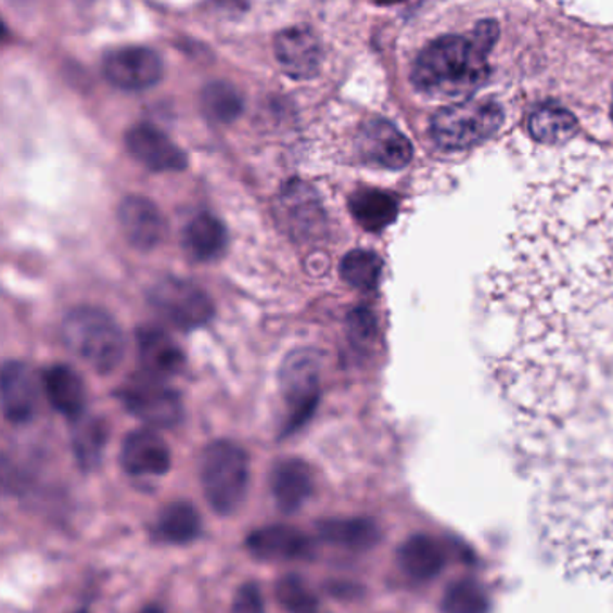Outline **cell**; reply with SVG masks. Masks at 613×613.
I'll return each mask as SVG.
<instances>
[{
    "mask_svg": "<svg viewBox=\"0 0 613 613\" xmlns=\"http://www.w3.org/2000/svg\"><path fill=\"white\" fill-rule=\"evenodd\" d=\"M484 315L513 407L569 420L613 404V150L563 153L525 186Z\"/></svg>",
    "mask_w": 613,
    "mask_h": 613,
    "instance_id": "cell-1",
    "label": "cell"
},
{
    "mask_svg": "<svg viewBox=\"0 0 613 613\" xmlns=\"http://www.w3.org/2000/svg\"><path fill=\"white\" fill-rule=\"evenodd\" d=\"M598 454L552 478L541 524L566 569L613 585V446Z\"/></svg>",
    "mask_w": 613,
    "mask_h": 613,
    "instance_id": "cell-2",
    "label": "cell"
},
{
    "mask_svg": "<svg viewBox=\"0 0 613 613\" xmlns=\"http://www.w3.org/2000/svg\"><path fill=\"white\" fill-rule=\"evenodd\" d=\"M493 38V27L484 24L470 37H445L429 43L412 67L416 89L446 98L475 89L488 73Z\"/></svg>",
    "mask_w": 613,
    "mask_h": 613,
    "instance_id": "cell-3",
    "label": "cell"
},
{
    "mask_svg": "<svg viewBox=\"0 0 613 613\" xmlns=\"http://www.w3.org/2000/svg\"><path fill=\"white\" fill-rule=\"evenodd\" d=\"M65 346L100 374H111L122 366L126 342L111 314L94 306L71 309L62 322Z\"/></svg>",
    "mask_w": 613,
    "mask_h": 613,
    "instance_id": "cell-4",
    "label": "cell"
},
{
    "mask_svg": "<svg viewBox=\"0 0 613 613\" xmlns=\"http://www.w3.org/2000/svg\"><path fill=\"white\" fill-rule=\"evenodd\" d=\"M200 481L215 513H234L245 500L251 481L246 451L232 440H213L202 451Z\"/></svg>",
    "mask_w": 613,
    "mask_h": 613,
    "instance_id": "cell-5",
    "label": "cell"
},
{
    "mask_svg": "<svg viewBox=\"0 0 613 613\" xmlns=\"http://www.w3.org/2000/svg\"><path fill=\"white\" fill-rule=\"evenodd\" d=\"M502 122L497 101H462L435 114L430 131L437 146L461 150L488 139Z\"/></svg>",
    "mask_w": 613,
    "mask_h": 613,
    "instance_id": "cell-6",
    "label": "cell"
},
{
    "mask_svg": "<svg viewBox=\"0 0 613 613\" xmlns=\"http://www.w3.org/2000/svg\"><path fill=\"white\" fill-rule=\"evenodd\" d=\"M279 387L290 416L283 435L294 434L314 416L320 399V363L314 349H295L284 358Z\"/></svg>",
    "mask_w": 613,
    "mask_h": 613,
    "instance_id": "cell-7",
    "label": "cell"
},
{
    "mask_svg": "<svg viewBox=\"0 0 613 613\" xmlns=\"http://www.w3.org/2000/svg\"><path fill=\"white\" fill-rule=\"evenodd\" d=\"M148 301L166 322L180 330L207 324L215 315V303L202 286L175 276L158 279L148 292Z\"/></svg>",
    "mask_w": 613,
    "mask_h": 613,
    "instance_id": "cell-8",
    "label": "cell"
},
{
    "mask_svg": "<svg viewBox=\"0 0 613 613\" xmlns=\"http://www.w3.org/2000/svg\"><path fill=\"white\" fill-rule=\"evenodd\" d=\"M117 398L131 416L150 426L169 429L179 425L184 416L179 393L148 372L128 378L117 391Z\"/></svg>",
    "mask_w": 613,
    "mask_h": 613,
    "instance_id": "cell-9",
    "label": "cell"
},
{
    "mask_svg": "<svg viewBox=\"0 0 613 613\" xmlns=\"http://www.w3.org/2000/svg\"><path fill=\"white\" fill-rule=\"evenodd\" d=\"M103 74L117 89L144 90L163 79L164 63L153 49L126 46L106 54Z\"/></svg>",
    "mask_w": 613,
    "mask_h": 613,
    "instance_id": "cell-10",
    "label": "cell"
},
{
    "mask_svg": "<svg viewBox=\"0 0 613 613\" xmlns=\"http://www.w3.org/2000/svg\"><path fill=\"white\" fill-rule=\"evenodd\" d=\"M125 144L131 157L150 171H182L188 166V157L179 144L150 123L131 126L126 131Z\"/></svg>",
    "mask_w": 613,
    "mask_h": 613,
    "instance_id": "cell-11",
    "label": "cell"
},
{
    "mask_svg": "<svg viewBox=\"0 0 613 613\" xmlns=\"http://www.w3.org/2000/svg\"><path fill=\"white\" fill-rule=\"evenodd\" d=\"M117 220L126 242L137 251L150 252L157 248L168 231L166 220L157 205L139 194H131L123 200L117 209Z\"/></svg>",
    "mask_w": 613,
    "mask_h": 613,
    "instance_id": "cell-12",
    "label": "cell"
},
{
    "mask_svg": "<svg viewBox=\"0 0 613 613\" xmlns=\"http://www.w3.org/2000/svg\"><path fill=\"white\" fill-rule=\"evenodd\" d=\"M273 53L290 78H314L322 63L319 38L306 26L286 27L278 33Z\"/></svg>",
    "mask_w": 613,
    "mask_h": 613,
    "instance_id": "cell-13",
    "label": "cell"
},
{
    "mask_svg": "<svg viewBox=\"0 0 613 613\" xmlns=\"http://www.w3.org/2000/svg\"><path fill=\"white\" fill-rule=\"evenodd\" d=\"M122 464L133 477H161L171 468V450L155 430H133L123 440Z\"/></svg>",
    "mask_w": 613,
    "mask_h": 613,
    "instance_id": "cell-14",
    "label": "cell"
},
{
    "mask_svg": "<svg viewBox=\"0 0 613 613\" xmlns=\"http://www.w3.org/2000/svg\"><path fill=\"white\" fill-rule=\"evenodd\" d=\"M358 148L363 158L382 168H404L412 158L409 139L385 119H372L362 126Z\"/></svg>",
    "mask_w": 613,
    "mask_h": 613,
    "instance_id": "cell-15",
    "label": "cell"
},
{
    "mask_svg": "<svg viewBox=\"0 0 613 613\" xmlns=\"http://www.w3.org/2000/svg\"><path fill=\"white\" fill-rule=\"evenodd\" d=\"M0 391H2V412L5 420L13 425L29 423L38 407L37 382L31 369L18 360L4 362L0 376Z\"/></svg>",
    "mask_w": 613,
    "mask_h": 613,
    "instance_id": "cell-16",
    "label": "cell"
},
{
    "mask_svg": "<svg viewBox=\"0 0 613 613\" xmlns=\"http://www.w3.org/2000/svg\"><path fill=\"white\" fill-rule=\"evenodd\" d=\"M246 549L257 560H308L314 555V544L303 531L290 525H267L246 536Z\"/></svg>",
    "mask_w": 613,
    "mask_h": 613,
    "instance_id": "cell-17",
    "label": "cell"
},
{
    "mask_svg": "<svg viewBox=\"0 0 613 613\" xmlns=\"http://www.w3.org/2000/svg\"><path fill=\"white\" fill-rule=\"evenodd\" d=\"M270 489L281 511L295 513L314 495V470L303 459H283L272 468Z\"/></svg>",
    "mask_w": 613,
    "mask_h": 613,
    "instance_id": "cell-18",
    "label": "cell"
},
{
    "mask_svg": "<svg viewBox=\"0 0 613 613\" xmlns=\"http://www.w3.org/2000/svg\"><path fill=\"white\" fill-rule=\"evenodd\" d=\"M137 355L142 369L152 376L164 378L179 374L184 369L186 357L177 342L164 331L144 325L136 333Z\"/></svg>",
    "mask_w": 613,
    "mask_h": 613,
    "instance_id": "cell-19",
    "label": "cell"
},
{
    "mask_svg": "<svg viewBox=\"0 0 613 613\" xmlns=\"http://www.w3.org/2000/svg\"><path fill=\"white\" fill-rule=\"evenodd\" d=\"M42 383L46 398L56 412L74 421L84 416L87 388L81 376L73 368L63 363L53 366L43 372Z\"/></svg>",
    "mask_w": 613,
    "mask_h": 613,
    "instance_id": "cell-20",
    "label": "cell"
},
{
    "mask_svg": "<svg viewBox=\"0 0 613 613\" xmlns=\"http://www.w3.org/2000/svg\"><path fill=\"white\" fill-rule=\"evenodd\" d=\"M229 234L220 218L210 213H200L186 224L182 246L196 261H215L227 251Z\"/></svg>",
    "mask_w": 613,
    "mask_h": 613,
    "instance_id": "cell-21",
    "label": "cell"
},
{
    "mask_svg": "<svg viewBox=\"0 0 613 613\" xmlns=\"http://www.w3.org/2000/svg\"><path fill=\"white\" fill-rule=\"evenodd\" d=\"M315 527L322 540L347 551H369L380 541V529L369 519H324Z\"/></svg>",
    "mask_w": 613,
    "mask_h": 613,
    "instance_id": "cell-22",
    "label": "cell"
},
{
    "mask_svg": "<svg viewBox=\"0 0 613 613\" xmlns=\"http://www.w3.org/2000/svg\"><path fill=\"white\" fill-rule=\"evenodd\" d=\"M398 565L410 579L429 582L443 571L445 552L430 536H410L398 549Z\"/></svg>",
    "mask_w": 613,
    "mask_h": 613,
    "instance_id": "cell-23",
    "label": "cell"
},
{
    "mask_svg": "<svg viewBox=\"0 0 613 613\" xmlns=\"http://www.w3.org/2000/svg\"><path fill=\"white\" fill-rule=\"evenodd\" d=\"M349 210L358 226L369 232H380L393 224L398 215V204L380 189H358L349 199Z\"/></svg>",
    "mask_w": 613,
    "mask_h": 613,
    "instance_id": "cell-24",
    "label": "cell"
},
{
    "mask_svg": "<svg viewBox=\"0 0 613 613\" xmlns=\"http://www.w3.org/2000/svg\"><path fill=\"white\" fill-rule=\"evenodd\" d=\"M200 529H202V520L193 503L182 500L168 503L158 514V535L174 546H186L196 540Z\"/></svg>",
    "mask_w": 613,
    "mask_h": 613,
    "instance_id": "cell-25",
    "label": "cell"
},
{
    "mask_svg": "<svg viewBox=\"0 0 613 613\" xmlns=\"http://www.w3.org/2000/svg\"><path fill=\"white\" fill-rule=\"evenodd\" d=\"M108 439V426L101 418H78L74 423L73 448L79 467L94 470L100 467Z\"/></svg>",
    "mask_w": 613,
    "mask_h": 613,
    "instance_id": "cell-26",
    "label": "cell"
},
{
    "mask_svg": "<svg viewBox=\"0 0 613 613\" xmlns=\"http://www.w3.org/2000/svg\"><path fill=\"white\" fill-rule=\"evenodd\" d=\"M200 103L205 116L220 125L237 122L245 106L242 92L229 81H210L205 85L200 94Z\"/></svg>",
    "mask_w": 613,
    "mask_h": 613,
    "instance_id": "cell-27",
    "label": "cell"
},
{
    "mask_svg": "<svg viewBox=\"0 0 613 613\" xmlns=\"http://www.w3.org/2000/svg\"><path fill=\"white\" fill-rule=\"evenodd\" d=\"M531 133L541 142H563L576 130V119L558 106H541L531 117Z\"/></svg>",
    "mask_w": 613,
    "mask_h": 613,
    "instance_id": "cell-28",
    "label": "cell"
},
{
    "mask_svg": "<svg viewBox=\"0 0 613 613\" xmlns=\"http://www.w3.org/2000/svg\"><path fill=\"white\" fill-rule=\"evenodd\" d=\"M382 273V259L369 251H352L341 263V276L355 289H376Z\"/></svg>",
    "mask_w": 613,
    "mask_h": 613,
    "instance_id": "cell-29",
    "label": "cell"
},
{
    "mask_svg": "<svg viewBox=\"0 0 613 613\" xmlns=\"http://www.w3.org/2000/svg\"><path fill=\"white\" fill-rule=\"evenodd\" d=\"M276 599L289 613L319 612V598L297 574H286L276 583Z\"/></svg>",
    "mask_w": 613,
    "mask_h": 613,
    "instance_id": "cell-30",
    "label": "cell"
},
{
    "mask_svg": "<svg viewBox=\"0 0 613 613\" xmlns=\"http://www.w3.org/2000/svg\"><path fill=\"white\" fill-rule=\"evenodd\" d=\"M440 609L445 613H484L488 601L475 583L461 582L448 588Z\"/></svg>",
    "mask_w": 613,
    "mask_h": 613,
    "instance_id": "cell-31",
    "label": "cell"
},
{
    "mask_svg": "<svg viewBox=\"0 0 613 613\" xmlns=\"http://www.w3.org/2000/svg\"><path fill=\"white\" fill-rule=\"evenodd\" d=\"M349 339L357 347H368L376 333V322L368 308L353 309L347 319Z\"/></svg>",
    "mask_w": 613,
    "mask_h": 613,
    "instance_id": "cell-32",
    "label": "cell"
},
{
    "mask_svg": "<svg viewBox=\"0 0 613 613\" xmlns=\"http://www.w3.org/2000/svg\"><path fill=\"white\" fill-rule=\"evenodd\" d=\"M231 613H267L265 599L256 583H243L232 599Z\"/></svg>",
    "mask_w": 613,
    "mask_h": 613,
    "instance_id": "cell-33",
    "label": "cell"
},
{
    "mask_svg": "<svg viewBox=\"0 0 613 613\" xmlns=\"http://www.w3.org/2000/svg\"><path fill=\"white\" fill-rule=\"evenodd\" d=\"M139 613H164L163 609H158V606H146V609H142Z\"/></svg>",
    "mask_w": 613,
    "mask_h": 613,
    "instance_id": "cell-34",
    "label": "cell"
},
{
    "mask_svg": "<svg viewBox=\"0 0 613 613\" xmlns=\"http://www.w3.org/2000/svg\"><path fill=\"white\" fill-rule=\"evenodd\" d=\"M78 613H89V612H85V610H81V612H78Z\"/></svg>",
    "mask_w": 613,
    "mask_h": 613,
    "instance_id": "cell-35",
    "label": "cell"
}]
</instances>
